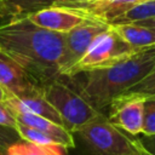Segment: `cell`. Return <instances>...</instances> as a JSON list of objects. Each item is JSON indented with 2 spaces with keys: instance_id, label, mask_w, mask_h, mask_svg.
I'll use <instances>...</instances> for the list:
<instances>
[{
  "instance_id": "5bb4252c",
  "label": "cell",
  "mask_w": 155,
  "mask_h": 155,
  "mask_svg": "<svg viewBox=\"0 0 155 155\" xmlns=\"http://www.w3.org/2000/svg\"><path fill=\"white\" fill-rule=\"evenodd\" d=\"M7 155H70V153L58 144L39 145L21 139L7 148Z\"/></svg>"
},
{
  "instance_id": "30bf717a",
  "label": "cell",
  "mask_w": 155,
  "mask_h": 155,
  "mask_svg": "<svg viewBox=\"0 0 155 155\" xmlns=\"http://www.w3.org/2000/svg\"><path fill=\"white\" fill-rule=\"evenodd\" d=\"M144 1L147 0H94L86 4L70 5L68 7L80 11L88 18L110 24L115 18Z\"/></svg>"
},
{
  "instance_id": "52a82bcc",
  "label": "cell",
  "mask_w": 155,
  "mask_h": 155,
  "mask_svg": "<svg viewBox=\"0 0 155 155\" xmlns=\"http://www.w3.org/2000/svg\"><path fill=\"white\" fill-rule=\"evenodd\" d=\"M144 97L134 93H122L109 105L105 115L111 124L131 136H138L143 128Z\"/></svg>"
},
{
  "instance_id": "4fadbf2b",
  "label": "cell",
  "mask_w": 155,
  "mask_h": 155,
  "mask_svg": "<svg viewBox=\"0 0 155 155\" xmlns=\"http://www.w3.org/2000/svg\"><path fill=\"white\" fill-rule=\"evenodd\" d=\"M110 25L127 44L136 50L155 46V30L149 27L138 24L136 22L116 23Z\"/></svg>"
},
{
  "instance_id": "44dd1931",
  "label": "cell",
  "mask_w": 155,
  "mask_h": 155,
  "mask_svg": "<svg viewBox=\"0 0 155 155\" xmlns=\"http://www.w3.org/2000/svg\"><path fill=\"white\" fill-rule=\"evenodd\" d=\"M17 119L13 110L8 107L6 102H0V126H6L11 128H17Z\"/></svg>"
},
{
  "instance_id": "cb8c5ba5",
  "label": "cell",
  "mask_w": 155,
  "mask_h": 155,
  "mask_svg": "<svg viewBox=\"0 0 155 155\" xmlns=\"http://www.w3.org/2000/svg\"><path fill=\"white\" fill-rule=\"evenodd\" d=\"M94 0H56L54 5L58 6H70V5H76V4H86V2H91Z\"/></svg>"
},
{
  "instance_id": "d6986e66",
  "label": "cell",
  "mask_w": 155,
  "mask_h": 155,
  "mask_svg": "<svg viewBox=\"0 0 155 155\" xmlns=\"http://www.w3.org/2000/svg\"><path fill=\"white\" fill-rule=\"evenodd\" d=\"M125 93H134L143 97L155 96V67L143 80H140L138 84H136Z\"/></svg>"
},
{
  "instance_id": "7402d4cb",
  "label": "cell",
  "mask_w": 155,
  "mask_h": 155,
  "mask_svg": "<svg viewBox=\"0 0 155 155\" xmlns=\"http://www.w3.org/2000/svg\"><path fill=\"white\" fill-rule=\"evenodd\" d=\"M138 143L143 148V150L149 155H155V134L145 136V134H138L137 136Z\"/></svg>"
},
{
  "instance_id": "7c38bea8",
  "label": "cell",
  "mask_w": 155,
  "mask_h": 155,
  "mask_svg": "<svg viewBox=\"0 0 155 155\" xmlns=\"http://www.w3.org/2000/svg\"><path fill=\"white\" fill-rule=\"evenodd\" d=\"M5 102L8 104V107L13 111H25V113L36 114L39 116L46 117V119L63 126L62 117L59 116L57 110L50 104V102L44 97L42 91L36 93V94L28 96L24 98L10 97Z\"/></svg>"
},
{
  "instance_id": "2e32d148",
  "label": "cell",
  "mask_w": 155,
  "mask_h": 155,
  "mask_svg": "<svg viewBox=\"0 0 155 155\" xmlns=\"http://www.w3.org/2000/svg\"><path fill=\"white\" fill-rule=\"evenodd\" d=\"M7 2L13 8L15 17H25L31 12L53 6L56 0H7Z\"/></svg>"
},
{
  "instance_id": "ac0fdd59",
  "label": "cell",
  "mask_w": 155,
  "mask_h": 155,
  "mask_svg": "<svg viewBox=\"0 0 155 155\" xmlns=\"http://www.w3.org/2000/svg\"><path fill=\"white\" fill-rule=\"evenodd\" d=\"M144 113H143V128L140 134H155V96L144 97Z\"/></svg>"
},
{
  "instance_id": "e0dca14e",
  "label": "cell",
  "mask_w": 155,
  "mask_h": 155,
  "mask_svg": "<svg viewBox=\"0 0 155 155\" xmlns=\"http://www.w3.org/2000/svg\"><path fill=\"white\" fill-rule=\"evenodd\" d=\"M16 130H17V132L19 133V136L23 140H27V142H30V143H34V144H39V145L57 144V142L52 137H50L48 134H46V133H44V132H41L36 128L18 124Z\"/></svg>"
},
{
  "instance_id": "8992f818",
  "label": "cell",
  "mask_w": 155,
  "mask_h": 155,
  "mask_svg": "<svg viewBox=\"0 0 155 155\" xmlns=\"http://www.w3.org/2000/svg\"><path fill=\"white\" fill-rule=\"evenodd\" d=\"M110 24L88 18L80 25L64 34V53L61 61V75L68 76L73 67L85 56L96 38L105 31Z\"/></svg>"
},
{
  "instance_id": "4316f807",
  "label": "cell",
  "mask_w": 155,
  "mask_h": 155,
  "mask_svg": "<svg viewBox=\"0 0 155 155\" xmlns=\"http://www.w3.org/2000/svg\"><path fill=\"white\" fill-rule=\"evenodd\" d=\"M139 145H140V144H139ZM133 155H149V154H147V153H145V151L143 150V148L140 147V150H139L138 153H136V154H133Z\"/></svg>"
},
{
  "instance_id": "ffe728a7",
  "label": "cell",
  "mask_w": 155,
  "mask_h": 155,
  "mask_svg": "<svg viewBox=\"0 0 155 155\" xmlns=\"http://www.w3.org/2000/svg\"><path fill=\"white\" fill-rule=\"evenodd\" d=\"M21 139L22 138L17 130L6 126H0V148L7 149L8 147H11Z\"/></svg>"
},
{
  "instance_id": "7a4b0ae2",
  "label": "cell",
  "mask_w": 155,
  "mask_h": 155,
  "mask_svg": "<svg viewBox=\"0 0 155 155\" xmlns=\"http://www.w3.org/2000/svg\"><path fill=\"white\" fill-rule=\"evenodd\" d=\"M154 67L155 46H151L108 68L80 73L85 75L82 81L71 85L97 111L105 114L116 97L143 80Z\"/></svg>"
},
{
  "instance_id": "8fae6325",
  "label": "cell",
  "mask_w": 155,
  "mask_h": 155,
  "mask_svg": "<svg viewBox=\"0 0 155 155\" xmlns=\"http://www.w3.org/2000/svg\"><path fill=\"white\" fill-rule=\"evenodd\" d=\"M17 119L18 124L36 128L50 137H52L57 144L67 148V149H73L74 148V137L73 133L67 131L63 126L46 119L42 116H39L36 114L31 113H25V111H13Z\"/></svg>"
},
{
  "instance_id": "484cf974",
  "label": "cell",
  "mask_w": 155,
  "mask_h": 155,
  "mask_svg": "<svg viewBox=\"0 0 155 155\" xmlns=\"http://www.w3.org/2000/svg\"><path fill=\"white\" fill-rule=\"evenodd\" d=\"M10 98V94L7 93V91L0 85V102H5Z\"/></svg>"
},
{
  "instance_id": "277c9868",
  "label": "cell",
  "mask_w": 155,
  "mask_h": 155,
  "mask_svg": "<svg viewBox=\"0 0 155 155\" xmlns=\"http://www.w3.org/2000/svg\"><path fill=\"white\" fill-rule=\"evenodd\" d=\"M41 91L62 117L63 127L70 133L101 114L71 84L64 82L63 75L44 85Z\"/></svg>"
},
{
  "instance_id": "9a60e30c",
  "label": "cell",
  "mask_w": 155,
  "mask_h": 155,
  "mask_svg": "<svg viewBox=\"0 0 155 155\" xmlns=\"http://www.w3.org/2000/svg\"><path fill=\"white\" fill-rule=\"evenodd\" d=\"M155 17V0H147L133 8L128 10L120 17L115 18L110 24L116 23H130V22H137L142 19H148Z\"/></svg>"
},
{
  "instance_id": "9c48e42d",
  "label": "cell",
  "mask_w": 155,
  "mask_h": 155,
  "mask_svg": "<svg viewBox=\"0 0 155 155\" xmlns=\"http://www.w3.org/2000/svg\"><path fill=\"white\" fill-rule=\"evenodd\" d=\"M0 85L10 97L16 98H24L41 92L35 81L2 52H0Z\"/></svg>"
},
{
  "instance_id": "83f0119b",
  "label": "cell",
  "mask_w": 155,
  "mask_h": 155,
  "mask_svg": "<svg viewBox=\"0 0 155 155\" xmlns=\"http://www.w3.org/2000/svg\"><path fill=\"white\" fill-rule=\"evenodd\" d=\"M0 155H7V149L0 148Z\"/></svg>"
},
{
  "instance_id": "3957f363",
  "label": "cell",
  "mask_w": 155,
  "mask_h": 155,
  "mask_svg": "<svg viewBox=\"0 0 155 155\" xmlns=\"http://www.w3.org/2000/svg\"><path fill=\"white\" fill-rule=\"evenodd\" d=\"M73 137L70 155H133L140 150L137 136L126 133L102 113L75 130Z\"/></svg>"
},
{
  "instance_id": "603a6c76",
  "label": "cell",
  "mask_w": 155,
  "mask_h": 155,
  "mask_svg": "<svg viewBox=\"0 0 155 155\" xmlns=\"http://www.w3.org/2000/svg\"><path fill=\"white\" fill-rule=\"evenodd\" d=\"M13 17H15L13 8L7 2V0H0V19L6 22Z\"/></svg>"
},
{
  "instance_id": "6da1fadb",
  "label": "cell",
  "mask_w": 155,
  "mask_h": 155,
  "mask_svg": "<svg viewBox=\"0 0 155 155\" xmlns=\"http://www.w3.org/2000/svg\"><path fill=\"white\" fill-rule=\"evenodd\" d=\"M0 52L17 63L41 88L61 75L64 34L40 28L27 17L0 24Z\"/></svg>"
},
{
  "instance_id": "d4e9b609",
  "label": "cell",
  "mask_w": 155,
  "mask_h": 155,
  "mask_svg": "<svg viewBox=\"0 0 155 155\" xmlns=\"http://www.w3.org/2000/svg\"><path fill=\"white\" fill-rule=\"evenodd\" d=\"M131 23V22H130ZM136 23L138 24H142V25H145V27H149L151 29L155 30V17L153 18H148V19H142V21H137Z\"/></svg>"
},
{
  "instance_id": "5b68a950",
  "label": "cell",
  "mask_w": 155,
  "mask_h": 155,
  "mask_svg": "<svg viewBox=\"0 0 155 155\" xmlns=\"http://www.w3.org/2000/svg\"><path fill=\"white\" fill-rule=\"evenodd\" d=\"M137 51L139 50H136L127 44L110 25L96 38L85 56L73 67L67 78L93 69L108 68L131 57Z\"/></svg>"
},
{
  "instance_id": "ba28073f",
  "label": "cell",
  "mask_w": 155,
  "mask_h": 155,
  "mask_svg": "<svg viewBox=\"0 0 155 155\" xmlns=\"http://www.w3.org/2000/svg\"><path fill=\"white\" fill-rule=\"evenodd\" d=\"M25 17L31 23H34L40 28L62 34H67L68 31L80 25L86 19H88V17H86L84 13H81L80 11L73 7L58 6V5H53L31 12Z\"/></svg>"
}]
</instances>
